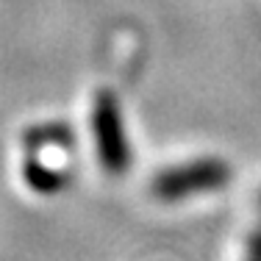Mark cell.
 Instances as JSON below:
<instances>
[{"label":"cell","instance_id":"6da1fadb","mask_svg":"<svg viewBox=\"0 0 261 261\" xmlns=\"http://www.w3.org/2000/svg\"><path fill=\"white\" fill-rule=\"evenodd\" d=\"M231 181V167L220 159H197L189 164H178L159 172L150 184V192L164 203L184 200L197 192H214L222 189Z\"/></svg>","mask_w":261,"mask_h":261},{"label":"cell","instance_id":"7a4b0ae2","mask_svg":"<svg viewBox=\"0 0 261 261\" xmlns=\"http://www.w3.org/2000/svg\"><path fill=\"white\" fill-rule=\"evenodd\" d=\"M92 130H95L97 156L106 172L120 175L130 164V147L125 139V125H122L120 103L109 89H100L92 106Z\"/></svg>","mask_w":261,"mask_h":261},{"label":"cell","instance_id":"3957f363","mask_svg":"<svg viewBox=\"0 0 261 261\" xmlns=\"http://www.w3.org/2000/svg\"><path fill=\"white\" fill-rule=\"evenodd\" d=\"M245 261H261V228H256V231L250 233V239H247Z\"/></svg>","mask_w":261,"mask_h":261}]
</instances>
